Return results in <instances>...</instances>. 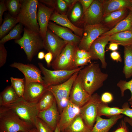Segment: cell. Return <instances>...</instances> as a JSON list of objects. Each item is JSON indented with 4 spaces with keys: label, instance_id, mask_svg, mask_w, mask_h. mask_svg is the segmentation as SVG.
Returning a JSON list of instances; mask_svg holds the SVG:
<instances>
[{
    "label": "cell",
    "instance_id": "cell-1",
    "mask_svg": "<svg viewBox=\"0 0 132 132\" xmlns=\"http://www.w3.org/2000/svg\"><path fill=\"white\" fill-rule=\"evenodd\" d=\"M78 75L85 89L90 96L103 86L108 76L102 71L98 64L92 63L81 69Z\"/></svg>",
    "mask_w": 132,
    "mask_h": 132
},
{
    "label": "cell",
    "instance_id": "cell-2",
    "mask_svg": "<svg viewBox=\"0 0 132 132\" xmlns=\"http://www.w3.org/2000/svg\"><path fill=\"white\" fill-rule=\"evenodd\" d=\"M34 127L12 110L0 106V132H28Z\"/></svg>",
    "mask_w": 132,
    "mask_h": 132
},
{
    "label": "cell",
    "instance_id": "cell-3",
    "mask_svg": "<svg viewBox=\"0 0 132 132\" xmlns=\"http://www.w3.org/2000/svg\"><path fill=\"white\" fill-rule=\"evenodd\" d=\"M21 8L17 17L19 22L25 27L40 33L37 14L39 1L37 0H21Z\"/></svg>",
    "mask_w": 132,
    "mask_h": 132
},
{
    "label": "cell",
    "instance_id": "cell-4",
    "mask_svg": "<svg viewBox=\"0 0 132 132\" xmlns=\"http://www.w3.org/2000/svg\"><path fill=\"white\" fill-rule=\"evenodd\" d=\"M23 36L20 39L15 40L25 52L28 59L32 61L38 51L43 47V40L39 33L24 27Z\"/></svg>",
    "mask_w": 132,
    "mask_h": 132
},
{
    "label": "cell",
    "instance_id": "cell-5",
    "mask_svg": "<svg viewBox=\"0 0 132 132\" xmlns=\"http://www.w3.org/2000/svg\"><path fill=\"white\" fill-rule=\"evenodd\" d=\"M36 105L28 102L21 97L15 102L1 106L12 110L22 120L35 127L39 112Z\"/></svg>",
    "mask_w": 132,
    "mask_h": 132
},
{
    "label": "cell",
    "instance_id": "cell-6",
    "mask_svg": "<svg viewBox=\"0 0 132 132\" xmlns=\"http://www.w3.org/2000/svg\"><path fill=\"white\" fill-rule=\"evenodd\" d=\"M78 72L74 73L68 80L61 84L49 86L47 87V90L50 91L54 97L60 114L69 101L70 92Z\"/></svg>",
    "mask_w": 132,
    "mask_h": 132
},
{
    "label": "cell",
    "instance_id": "cell-7",
    "mask_svg": "<svg viewBox=\"0 0 132 132\" xmlns=\"http://www.w3.org/2000/svg\"><path fill=\"white\" fill-rule=\"evenodd\" d=\"M77 45L67 44L59 55L53 59L51 66L54 70H70L77 68L75 65V55Z\"/></svg>",
    "mask_w": 132,
    "mask_h": 132
},
{
    "label": "cell",
    "instance_id": "cell-8",
    "mask_svg": "<svg viewBox=\"0 0 132 132\" xmlns=\"http://www.w3.org/2000/svg\"><path fill=\"white\" fill-rule=\"evenodd\" d=\"M38 65L44 76L42 78L48 87L61 84L69 79L75 73L79 71L84 66H81L72 70H51L45 68L41 62Z\"/></svg>",
    "mask_w": 132,
    "mask_h": 132
},
{
    "label": "cell",
    "instance_id": "cell-9",
    "mask_svg": "<svg viewBox=\"0 0 132 132\" xmlns=\"http://www.w3.org/2000/svg\"><path fill=\"white\" fill-rule=\"evenodd\" d=\"M101 101L99 95L97 93H94L80 108V114L86 125L91 130L95 123L98 116V108Z\"/></svg>",
    "mask_w": 132,
    "mask_h": 132
},
{
    "label": "cell",
    "instance_id": "cell-10",
    "mask_svg": "<svg viewBox=\"0 0 132 132\" xmlns=\"http://www.w3.org/2000/svg\"><path fill=\"white\" fill-rule=\"evenodd\" d=\"M109 30L101 23L93 25L85 24L82 37L78 44V48L88 52L93 42Z\"/></svg>",
    "mask_w": 132,
    "mask_h": 132
},
{
    "label": "cell",
    "instance_id": "cell-11",
    "mask_svg": "<svg viewBox=\"0 0 132 132\" xmlns=\"http://www.w3.org/2000/svg\"><path fill=\"white\" fill-rule=\"evenodd\" d=\"M110 35H101L91 45L89 51L91 60H99L102 68L105 69L107 65L105 57V48L110 41Z\"/></svg>",
    "mask_w": 132,
    "mask_h": 132
},
{
    "label": "cell",
    "instance_id": "cell-12",
    "mask_svg": "<svg viewBox=\"0 0 132 132\" xmlns=\"http://www.w3.org/2000/svg\"><path fill=\"white\" fill-rule=\"evenodd\" d=\"M10 66L17 68L23 73L25 77V85L35 82L46 85L41 76V71L40 68L33 65L14 62Z\"/></svg>",
    "mask_w": 132,
    "mask_h": 132
},
{
    "label": "cell",
    "instance_id": "cell-13",
    "mask_svg": "<svg viewBox=\"0 0 132 132\" xmlns=\"http://www.w3.org/2000/svg\"><path fill=\"white\" fill-rule=\"evenodd\" d=\"M67 44L48 29L45 39L43 40L44 48L52 54L53 59L59 55Z\"/></svg>",
    "mask_w": 132,
    "mask_h": 132
},
{
    "label": "cell",
    "instance_id": "cell-14",
    "mask_svg": "<svg viewBox=\"0 0 132 132\" xmlns=\"http://www.w3.org/2000/svg\"><path fill=\"white\" fill-rule=\"evenodd\" d=\"M83 15L82 22L85 24L93 25L101 23L103 13L100 0H94Z\"/></svg>",
    "mask_w": 132,
    "mask_h": 132
},
{
    "label": "cell",
    "instance_id": "cell-15",
    "mask_svg": "<svg viewBox=\"0 0 132 132\" xmlns=\"http://www.w3.org/2000/svg\"><path fill=\"white\" fill-rule=\"evenodd\" d=\"M90 96L85 89L78 75L72 87L69 101L80 108L88 100Z\"/></svg>",
    "mask_w": 132,
    "mask_h": 132
},
{
    "label": "cell",
    "instance_id": "cell-16",
    "mask_svg": "<svg viewBox=\"0 0 132 132\" xmlns=\"http://www.w3.org/2000/svg\"><path fill=\"white\" fill-rule=\"evenodd\" d=\"M45 85L37 82H32L25 85L23 98L28 102L36 105L47 91Z\"/></svg>",
    "mask_w": 132,
    "mask_h": 132
},
{
    "label": "cell",
    "instance_id": "cell-17",
    "mask_svg": "<svg viewBox=\"0 0 132 132\" xmlns=\"http://www.w3.org/2000/svg\"><path fill=\"white\" fill-rule=\"evenodd\" d=\"M38 8L37 20L39 27L40 34L43 40L48 30L49 21L54 9L48 7L39 1Z\"/></svg>",
    "mask_w": 132,
    "mask_h": 132
},
{
    "label": "cell",
    "instance_id": "cell-18",
    "mask_svg": "<svg viewBox=\"0 0 132 132\" xmlns=\"http://www.w3.org/2000/svg\"><path fill=\"white\" fill-rule=\"evenodd\" d=\"M38 117L47 124L54 131L59 123L60 114L55 99L53 104L47 109L39 111Z\"/></svg>",
    "mask_w": 132,
    "mask_h": 132
},
{
    "label": "cell",
    "instance_id": "cell-19",
    "mask_svg": "<svg viewBox=\"0 0 132 132\" xmlns=\"http://www.w3.org/2000/svg\"><path fill=\"white\" fill-rule=\"evenodd\" d=\"M80 108L70 101L60 114L58 123L61 131H64L71 122L80 114Z\"/></svg>",
    "mask_w": 132,
    "mask_h": 132
},
{
    "label": "cell",
    "instance_id": "cell-20",
    "mask_svg": "<svg viewBox=\"0 0 132 132\" xmlns=\"http://www.w3.org/2000/svg\"><path fill=\"white\" fill-rule=\"evenodd\" d=\"M48 28L53 33L67 43L78 44L81 40L80 37L73 34L66 28L49 22Z\"/></svg>",
    "mask_w": 132,
    "mask_h": 132
},
{
    "label": "cell",
    "instance_id": "cell-21",
    "mask_svg": "<svg viewBox=\"0 0 132 132\" xmlns=\"http://www.w3.org/2000/svg\"><path fill=\"white\" fill-rule=\"evenodd\" d=\"M123 117L121 114L112 116L108 119H104L98 116L95 123L90 132H109L118 121Z\"/></svg>",
    "mask_w": 132,
    "mask_h": 132
},
{
    "label": "cell",
    "instance_id": "cell-22",
    "mask_svg": "<svg viewBox=\"0 0 132 132\" xmlns=\"http://www.w3.org/2000/svg\"><path fill=\"white\" fill-rule=\"evenodd\" d=\"M129 11L126 8L112 12L103 17L101 23L110 30L127 16Z\"/></svg>",
    "mask_w": 132,
    "mask_h": 132
},
{
    "label": "cell",
    "instance_id": "cell-23",
    "mask_svg": "<svg viewBox=\"0 0 132 132\" xmlns=\"http://www.w3.org/2000/svg\"><path fill=\"white\" fill-rule=\"evenodd\" d=\"M103 9V17L110 13L124 8H128L131 4V0H100Z\"/></svg>",
    "mask_w": 132,
    "mask_h": 132
},
{
    "label": "cell",
    "instance_id": "cell-24",
    "mask_svg": "<svg viewBox=\"0 0 132 132\" xmlns=\"http://www.w3.org/2000/svg\"><path fill=\"white\" fill-rule=\"evenodd\" d=\"M50 20L55 22L63 27H66L72 30L79 36H82L84 30L75 26L69 20L67 15L60 14L57 12L54 11L51 15Z\"/></svg>",
    "mask_w": 132,
    "mask_h": 132
},
{
    "label": "cell",
    "instance_id": "cell-25",
    "mask_svg": "<svg viewBox=\"0 0 132 132\" xmlns=\"http://www.w3.org/2000/svg\"><path fill=\"white\" fill-rule=\"evenodd\" d=\"M110 41L124 47L132 44V29L110 35Z\"/></svg>",
    "mask_w": 132,
    "mask_h": 132
},
{
    "label": "cell",
    "instance_id": "cell-26",
    "mask_svg": "<svg viewBox=\"0 0 132 132\" xmlns=\"http://www.w3.org/2000/svg\"><path fill=\"white\" fill-rule=\"evenodd\" d=\"M20 98L11 85L8 86L0 94V106L15 102Z\"/></svg>",
    "mask_w": 132,
    "mask_h": 132
},
{
    "label": "cell",
    "instance_id": "cell-27",
    "mask_svg": "<svg viewBox=\"0 0 132 132\" xmlns=\"http://www.w3.org/2000/svg\"><path fill=\"white\" fill-rule=\"evenodd\" d=\"M132 29V11H130L127 16L113 28L102 35H111Z\"/></svg>",
    "mask_w": 132,
    "mask_h": 132
},
{
    "label": "cell",
    "instance_id": "cell-28",
    "mask_svg": "<svg viewBox=\"0 0 132 132\" xmlns=\"http://www.w3.org/2000/svg\"><path fill=\"white\" fill-rule=\"evenodd\" d=\"M124 47L123 72L125 77L128 79L132 77V44Z\"/></svg>",
    "mask_w": 132,
    "mask_h": 132
},
{
    "label": "cell",
    "instance_id": "cell-29",
    "mask_svg": "<svg viewBox=\"0 0 132 132\" xmlns=\"http://www.w3.org/2000/svg\"><path fill=\"white\" fill-rule=\"evenodd\" d=\"M19 22L17 17H13L9 13H6L3 22L0 27V39L7 34Z\"/></svg>",
    "mask_w": 132,
    "mask_h": 132
},
{
    "label": "cell",
    "instance_id": "cell-30",
    "mask_svg": "<svg viewBox=\"0 0 132 132\" xmlns=\"http://www.w3.org/2000/svg\"><path fill=\"white\" fill-rule=\"evenodd\" d=\"M65 132H90L80 114L77 116L65 129Z\"/></svg>",
    "mask_w": 132,
    "mask_h": 132
},
{
    "label": "cell",
    "instance_id": "cell-31",
    "mask_svg": "<svg viewBox=\"0 0 132 132\" xmlns=\"http://www.w3.org/2000/svg\"><path fill=\"white\" fill-rule=\"evenodd\" d=\"M123 109L117 107H110L108 104L102 101L99 104L97 109L98 116H104L109 117L122 114Z\"/></svg>",
    "mask_w": 132,
    "mask_h": 132
},
{
    "label": "cell",
    "instance_id": "cell-32",
    "mask_svg": "<svg viewBox=\"0 0 132 132\" xmlns=\"http://www.w3.org/2000/svg\"><path fill=\"white\" fill-rule=\"evenodd\" d=\"M55 99L53 94L47 90L36 104L37 109L39 111H41L47 109L53 104Z\"/></svg>",
    "mask_w": 132,
    "mask_h": 132
},
{
    "label": "cell",
    "instance_id": "cell-33",
    "mask_svg": "<svg viewBox=\"0 0 132 132\" xmlns=\"http://www.w3.org/2000/svg\"><path fill=\"white\" fill-rule=\"evenodd\" d=\"M22 25L19 23L16 24L9 33L0 41V44H4L6 42L12 39L17 40L20 39L22 37L21 35L23 29Z\"/></svg>",
    "mask_w": 132,
    "mask_h": 132
},
{
    "label": "cell",
    "instance_id": "cell-34",
    "mask_svg": "<svg viewBox=\"0 0 132 132\" xmlns=\"http://www.w3.org/2000/svg\"><path fill=\"white\" fill-rule=\"evenodd\" d=\"M24 78L10 77L11 85L20 97H23L25 88Z\"/></svg>",
    "mask_w": 132,
    "mask_h": 132
},
{
    "label": "cell",
    "instance_id": "cell-35",
    "mask_svg": "<svg viewBox=\"0 0 132 132\" xmlns=\"http://www.w3.org/2000/svg\"><path fill=\"white\" fill-rule=\"evenodd\" d=\"M5 2L9 13L13 17H17L21 9L20 0H8Z\"/></svg>",
    "mask_w": 132,
    "mask_h": 132
},
{
    "label": "cell",
    "instance_id": "cell-36",
    "mask_svg": "<svg viewBox=\"0 0 132 132\" xmlns=\"http://www.w3.org/2000/svg\"><path fill=\"white\" fill-rule=\"evenodd\" d=\"M117 86L120 89L121 97L124 96L125 91L127 90H129L131 93V96L128 101L132 102V79L129 81L120 80L117 84Z\"/></svg>",
    "mask_w": 132,
    "mask_h": 132
},
{
    "label": "cell",
    "instance_id": "cell-37",
    "mask_svg": "<svg viewBox=\"0 0 132 132\" xmlns=\"http://www.w3.org/2000/svg\"><path fill=\"white\" fill-rule=\"evenodd\" d=\"M35 127L38 132H54L53 130L43 120L37 117Z\"/></svg>",
    "mask_w": 132,
    "mask_h": 132
},
{
    "label": "cell",
    "instance_id": "cell-38",
    "mask_svg": "<svg viewBox=\"0 0 132 132\" xmlns=\"http://www.w3.org/2000/svg\"><path fill=\"white\" fill-rule=\"evenodd\" d=\"M82 11L81 6L79 3H77L73 8L71 15V19L73 22L77 21L81 17Z\"/></svg>",
    "mask_w": 132,
    "mask_h": 132
},
{
    "label": "cell",
    "instance_id": "cell-39",
    "mask_svg": "<svg viewBox=\"0 0 132 132\" xmlns=\"http://www.w3.org/2000/svg\"><path fill=\"white\" fill-rule=\"evenodd\" d=\"M7 51L4 44H0V67L3 66L6 62Z\"/></svg>",
    "mask_w": 132,
    "mask_h": 132
},
{
    "label": "cell",
    "instance_id": "cell-40",
    "mask_svg": "<svg viewBox=\"0 0 132 132\" xmlns=\"http://www.w3.org/2000/svg\"><path fill=\"white\" fill-rule=\"evenodd\" d=\"M75 58V59L86 58H90L88 52L83 49H79L78 47L76 52Z\"/></svg>",
    "mask_w": 132,
    "mask_h": 132
},
{
    "label": "cell",
    "instance_id": "cell-41",
    "mask_svg": "<svg viewBox=\"0 0 132 132\" xmlns=\"http://www.w3.org/2000/svg\"><path fill=\"white\" fill-rule=\"evenodd\" d=\"M91 59L90 58H77L75 59V63L76 67L78 68L88 65V63H91Z\"/></svg>",
    "mask_w": 132,
    "mask_h": 132
},
{
    "label": "cell",
    "instance_id": "cell-42",
    "mask_svg": "<svg viewBox=\"0 0 132 132\" xmlns=\"http://www.w3.org/2000/svg\"><path fill=\"white\" fill-rule=\"evenodd\" d=\"M123 109L122 114L125 115L132 119V109L131 108L128 102L124 103L122 106Z\"/></svg>",
    "mask_w": 132,
    "mask_h": 132
},
{
    "label": "cell",
    "instance_id": "cell-43",
    "mask_svg": "<svg viewBox=\"0 0 132 132\" xmlns=\"http://www.w3.org/2000/svg\"><path fill=\"white\" fill-rule=\"evenodd\" d=\"M101 101L108 103L112 102L113 99L112 94L110 92H105L103 93L101 97Z\"/></svg>",
    "mask_w": 132,
    "mask_h": 132
},
{
    "label": "cell",
    "instance_id": "cell-44",
    "mask_svg": "<svg viewBox=\"0 0 132 132\" xmlns=\"http://www.w3.org/2000/svg\"><path fill=\"white\" fill-rule=\"evenodd\" d=\"M127 123L123 120H122L119 127L113 132H130Z\"/></svg>",
    "mask_w": 132,
    "mask_h": 132
},
{
    "label": "cell",
    "instance_id": "cell-45",
    "mask_svg": "<svg viewBox=\"0 0 132 132\" xmlns=\"http://www.w3.org/2000/svg\"><path fill=\"white\" fill-rule=\"evenodd\" d=\"M8 11L5 0H0V25H1L3 21L2 16L4 11Z\"/></svg>",
    "mask_w": 132,
    "mask_h": 132
},
{
    "label": "cell",
    "instance_id": "cell-46",
    "mask_svg": "<svg viewBox=\"0 0 132 132\" xmlns=\"http://www.w3.org/2000/svg\"><path fill=\"white\" fill-rule=\"evenodd\" d=\"M111 58L113 61L116 62H121L122 61L121 55L119 52L116 51L112 52L110 54Z\"/></svg>",
    "mask_w": 132,
    "mask_h": 132
},
{
    "label": "cell",
    "instance_id": "cell-47",
    "mask_svg": "<svg viewBox=\"0 0 132 132\" xmlns=\"http://www.w3.org/2000/svg\"><path fill=\"white\" fill-rule=\"evenodd\" d=\"M93 0H80L78 1L82 5L83 8V14L89 7Z\"/></svg>",
    "mask_w": 132,
    "mask_h": 132
},
{
    "label": "cell",
    "instance_id": "cell-48",
    "mask_svg": "<svg viewBox=\"0 0 132 132\" xmlns=\"http://www.w3.org/2000/svg\"><path fill=\"white\" fill-rule=\"evenodd\" d=\"M44 58L48 67H50L51 66V62L53 59L52 54L48 52L45 55Z\"/></svg>",
    "mask_w": 132,
    "mask_h": 132
},
{
    "label": "cell",
    "instance_id": "cell-49",
    "mask_svg": "<svg viewBox=\"0 0 132 132\" xmlns=\"http://www.w3.org/2000/svg\"><path fill=\"white\" fill-rule=\"evenodd\" d=\"M57 4L58 8L62 11H65L67 7V4L64 0H57Z\"/></svg>",
    "mask_w": 132,
    "mask_h": 132
},
{
    "label": "cell",
    "instance_id": "cell-50",
    "mask_svg": "<svg viewBox=\"0 0 132 132\" xmlns=\"http://www.w3.org/2000/svg\"><path fill=\"white\" fill-rule=\"evenodd\" d=\"M118 44L115 43H110L108 48V50L113 51H116L118 49Z\"/></svg>",
    "mask_w": 132,
    "mask_h": 132
},
{
    "label": "cell",
    "instance_id": "cell-51",
    "mask_svg": "<svg viewBox=\"0 0 132 132\" xmlns=\"http://www.w3.org/2000/svg\"><path fill=\"white\" fill-rule=\"evenodd\" d=\"M123 120L127 123H128L131 126L132 130V119L127 117L124 118Z\"/></svg>",
    "mask_w": 132,
    "mask_h": 132
},
{
    "label": "cell",
    "instance_id": "cell-52",
    "mask_svg": "<svg viewBox=\"0 0 132 132\" xmlns=\"http://www.w3.org/2000/svg\"><path fill=\"white\" fill-rule=\"evenodd\" d=\"M45 56L44 53L43 51H40L38 53V58L39 59L42 60L44 58Z\"/></svg>",
    "mask_w": 132,
    "mask_h": 132
},
{
    "label": "cell",
    "instance_id": "cell-53",
    "mask_svg": "<svg viewBox=\"0 0 132 132\" xmlns=\"http://www.w3.org/2000/svg\"><path fill=\"white\" fill-rule=\"evenodd\" d=\"M65 1L67 5H69L71 4H72L73 3H74L75 2L78 0H65Z\"/></svg>",
    "mask_w": 132,
    "mask_h": 132
},
{
    "label": "cell",
    "instance_id": "cell-54",
    "mask_svg": "<svg viewBox=\"0 0 132 132\" xmlns=\"http://www.w3.org/2000/svg\"><path fill=\"white\" fill-rule=\"evenodd\" d=\"M54 132H61L59 125L58 123Z\"/></svg>",
    "mask_w": 132,
    "mask_h": 132
},
{
    "label": "cell",
    "instance_id": "cell-55",
    "mask_svg": "<svg viewBox=\"0 0 132 132\" xmlns=\"http://www.w3.org/2000/svg\"><path fill=\"white\" fill-rule=\"evenodd\" d=\"M28 132H38L35 127H34L30 129Z\"/></svg>",
    "mask_w": 132,
    "mask_h": 132
},
{
    "label": "cell",
    "instance_id": "cell-56",
    "mask_svg": "<svg viewBox=\"0 0 132 132\" xmlns=\"http://www.w3.org/2000/svg\"><path fill=\"white\" fill-rule=\"evenodd\" d=\"M131 0V5L128 9L130 11H132V0Z\"/></svg>",
    "mask_w": 132,
    "mask_h": 132
},
{
    "label": "cell",
    "instance_id": "cell-57",
    "mask_svg": "<svg viewBox=\"0 0 132 132\" xmlns=\"http://www.w3.org/2000/svg\"><path fill=\"white\" fill-rule=\"evenodd\" d=\"M129 104L131 105V107H132V102H130Z\"/></svg>",
    "mask_w": 132,
    "mask_h": 132
},
{
    "label": "cell",
    "instance_id": "cell-58",
    "mask_svg": "<svg viewBox=\"0 0 132 132\" xmlns=\"http://www.w3.org/2000/svg\"><path fill=\"white\" fill-rule=\"evenodd\" d=\"M61 132H65L64 131H61Z\"/></svg>",
    "mask_w": 132,
    "mask_h": 132
},
{
    "label": "cell",
    "instance_id": "cell-59",
    "mask_svg": "<svg viewBox=\"0 0 132 132\" xmlns=\"http://www.w3.org/2000/svg\"></svg>",
    "mask_w": 132,
    "mask_h": 132
}]
</instances>
